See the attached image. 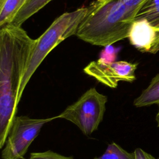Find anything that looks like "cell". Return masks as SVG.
<instances>
[{"instance_id":"6da1fadb","label":"cell","mask_w":159,"mask_h":159,"mask_svg":"<svg viewBox=\"0 0 159 159\" xmlns=\"http://www.w3.org/2000/svg\"><path fill=\"white\" fill-rule=\"evenodd\" d=\"M35 39L21 27L7 24L0 29V148L6 143L16 117L17 89Z\"/></svg>"},{"instance_id":"7a4b0ae2","label":"cell","mask_w":159,"mask_h":159,"mask_svg":"<svg viewBox=\"0 0 159 159\" xmlns=\"http://www.w3.org/2000/svg\"><path fill=\"white\" fill-rule=\"evenodd\" d=\"M135 16L122 0H95L87 6L76 35L93 45H111L128 37Z\"/></svg>"},{"instance_id":"3957f363","label":"cell","mask_w":159,"mask_h":159,"mask_svg":"<svg viewBox=\"0 0 159 159\" xmlns=\"http://www.w3.org/2000/svg\"><path fill=\"white\" fill-rule=\"evenodd\" d=\"M87 12V7H81L71 12H66L51 24L37 39L30 53L25 69L18 83L16 104L19 103L24 90L32 76L48 53L61 42L76 35L78 27Z\"/></svg>"},{"instance_id":"277c9868","label":"cell","mask_w":159,"mask_h":159,"mask_svg":"<svg viewBox=\"0 0 159 159\" xmlns=\"http://www.w3.org/2000/svg\"><path fill=\"white\" fill-rule=\"evenodd\" d=\"M107 101L106 96L99 93L95 88H91L55 117L71 122L83 134L88 135L96 130L102 122Z\"/></svg>"},{"instance_id":"5b68a950","label":"cell","mask_w":159,"mask_h":159,"mask_svg":"<svg viewBox=\"0 0 159 159\" xmlns=\"http://www.w3.org/2000/svg\"><path fill=\"white\" fill-rule=\"evenodd\" d=\"M53 119H56L55 116L45 119L16 116L2 150V158L22 159L43 125Z\"/></svg>"},{"instance_id":"8992f818","label":"cell","mask_w":159,"mask_h":159,"mask_svg":"<svg viewBox=\"0 0 159 159\" xmlns=\"http://www.w3.org/2000/svg\"><path fill=\"white\" fill-rule=\"evenodd\" d=\"M138 63L127 61H109L99 58L91 61L83 71L95 78L99 83L111 88H116L120 81L132 83L136 80L135 70Z\"/></svg>"},{"instance_id":"52a82bcc","label":"cell","mask_w":159,"mask_h":159,"mask_svg":"<svg viewBox=\"0 0 159 159\" xmlns=\"http://www.w3.org/2000/svg\"><path fill=\"white\" fill-rule=\"evenodd\" d=\"M127 38L130 44L142 53L155 54L159 51V31L145 19L133 21Z\"/></svg>"},{"instance_id":"ba28073f","label":"cell","mask_w":159,"mask_h":159,"mask_svg":"<svg viewBox=\"0 0 159 159\" xmlns=\"http://www.w3.org/2000/svg\"><path fill=\"white\" fill-rule=\"evenodd\" d=\"M152 104L159 105V73L152 78L148 87L134 101V105L137 107Z\"/></svg>"},{"instance_id":"9c48e42d","label":"cell","mask_w":159,"mask_h":159,"mask_svg":"<svg viewBox=\"0 0 159 159\" xmlns=\"http://www.w3.org/2000/svg\"><path fill=\"white\" fill-rule=\"evenodd\" d=\"M52 0H25L15 14L11 23L21 25Z\"/></svg>"},{"instance_id":"30bf717a","label":"cell","mask_w":159,"mask_h":159,"mask_svg":"<svg viewBox=\"0 0 159 159\" xmlns=\"http://www.w3.org/2000/svg\"><path fill=\"white\" fill-rule=\"evenodd\" d=\"M145 19L153 26L159 25V0H146L140 7L134 18Z\"/></svg>"},{"instance_id":"8fae6325","label":"cell","mask_w":159,"mask_h":159,"mask_svg":"<svg viewBox=\"0 0 159 159\" xmlns=\"http://www.w3.org/2000/svg\"><path fill=\"white\" fill-rule=\"evenodd\" d=\"M94 159H135L134 152H128L118 144L112 142L108 145L104 153Z\"/></svg>"},{"instance_id":"7c38bea8","label":"cell","mask_w":159,"mask_h":159,"mask_svg":"<svg viewBox=\"0 0 159 159\" xmlns=\"http://www.w3.org/2000/svg\"><path fill=\"white\" fill-rule=\"evenodd\" d=\"M28 159H74L72 157H66L54 152L51 150H48L42 152H32L30 154V157Z\"/></svg>"},{"instance_id":"4fadbf2b","label":"cell","mask_w":159,"mask_h":159,"mask_svg":"<svg viewBox=\"0 0 159 159\" xmlns=\"http://www.w3.org/2000/svg\"><path fill=\"white\" fill-rule=\"evenodd\" d=\"M122 1L136 15L140 7L142 6V5L143 4V2L146 0H122Z\"/></svg>"},{"instance_id":"5bb4252c","label":"cell","mask_w":159,"mask_h":159,"mask_svg":"<svg viewBox=\"0 0 159 159\" xmlns=\"http://www.w3.org/2000/svg\"><path fill=\"white\" fill-rule=\"evenodd\" d=\"M135 159H156L152 155L147 153L142 149L137 148L134 150Z\"/></svg>"},{"instance_id":"9a60e30c","label":"cell","mask_w":159,"mask_h":159,"mask_svg":"<svg viewBox=\"0 0 159 159\" xmlns=\"http://www.w3.org/2000/svg\"><path fill=\"white\" fill-rule=\"evenodd\" d=\"M155 120H156V122H157V127L159 128V105H158V112L156 115V117H155Z\"/></svg>"},{"instance_id":"2e32d148","label":"cell","mask_w":159,"mask_h":159,"mask_svg":"<svg viewBox=\"0 0 159 159\" xmlns=\"http://www.w3.org/2000/svg\"><path fill=\"white\" fill-rule=\"evenodd\" d=\"M156 27V29H157V30H158V31H159V25H157V26H156V27Z\"/></svg>"},{"instance_id":"e0dca14e","label":"cell","mask_w":159,"mask_h":159,"mask_svg":"<svg viewBox=\"0 0 159 159\" xmlns=\"http://www.w3.org/2000/svg\"><path fill=\"white\" fill-rule=\"evenodd\" d=\"M158 159H159V158H158Z\"/></svg>"}]
</instances>
